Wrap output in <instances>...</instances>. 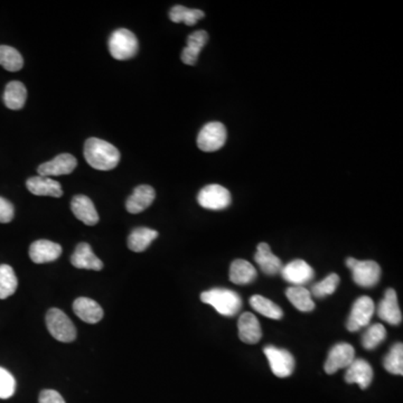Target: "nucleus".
<instances>
[{
  "label": "nucleus",
  "instance_id": "nucleus-11",
  "mask_svg": "<svg viewBox=\"0 0 403 403\" xmlns=\"http://www.w3.org/2000/svg\"><path fill=\"white\" fill-rule=\"evenodd\" d=\"M280 274L286 282L291 284V286H304L312 282L315 276L314 269L301 259H296L286 265H282Z\"/></svg>",
  "mask_w": 403,
  "mask_h": 403
},
{
  "label": "nucleus",
  "instance_id": "nucleus-16",
  "mask_svg": "<svg viewBox=\"0 0 403 403\" xmlns=\"http://www.w3.org/2000/svg\"><path fill=\"white\" fill-rule=\"evenodd\" d=\"M156 192L152 186L139 185L126 202V209L131 214H138L146 210L155 201Z\"/></svg>",
  "mask_w": 403,
  "mask_h": 403
},
{
  "label": "nucleus",
  "instance_id": "nucleus-17",
  "mask_svg": "<svg viewBox=\"0 0 403 403\" xmlns=\"http://www.w3.org/2000/svg\"><path fill=\"white\" fill-rule=\"evenodd\" d=\"M238 329L239 337L246 344H257L263 337L261 326L252 312H243L239 318Z\"/></svg>",
  "mask_w": 403,
  "mask_h": 403
},
{
  "label": "nucleus",
  "instance_id": "nucleus-8",
  "mask_svg": "<svg viewBox=\"0 0 403 403\" xmlns=\"http://www.w3.org/2000/svg\"><path fill=\"white\" fill-rule=\"evenodd\" d=\"M263 353L268 359L269 365L275 376L278 378H288L293 374L295 359L287 350L268 345L263 348Z\"/></svg>",
  "mask_w": 403,
  "mask_h": 403
},
{
  "label": "nucleus",
  "instance_id": "nucleus-20",
  "mask_svg": "<svg viewBox=\"0 0 403 403\" xmlns=\"http://www.w3.org/2000/svg\"><path fill=\"white\" fill-rule=\"evenodd\" d=\"M71 263L75 268L88 269V270L100 271L103 269V263L93 253L91 246L88 243L82 242L78 244L74 253L71 257Z\"/></svg>",
  "mask_w": 403,
  "mask_h": 403
},
{
  "label": "nucleus",
  "instance_id": "nucleus-6",
  "mask_svg": "<svg viewBox=\"0 0 403 403\" xmlns=\"http://www.w3.org/2000/svg\"><path fill=\"white\" fill-rule=\"evenodd\" d=\"M227 129L221 122L205 124L197 136V146L202 152H212L221 150L227 141Z\"/></svg>",
  "mask_w": 403,
  "mask_h": 403
},
{
  "label": "nucleus",
  "instance_id": "nucleus-22",
  "mask_svg": "<svg viewBox=\"0 0 403 403\" xmlns=\"http://www.w3.org/2000/svg\"><path fill=\"white\" fill-rule=\"evenodd\" d=\"M254 260L259 265L260 269L268 276H275L282 271V260L271 252L268 243H260L254 254Z\"/></svg>",
  "mask_w": 403,
  "mask_h": 403
},
{
  "label": "nucleus",
  "instance_id": "nucleus-14",
  "mask_svg": "<svg viewBox=\"0 0 403 403\" xmlns=\"http://www.w3.org/2000/svg\"><path fill=\"white\" fill-rule=\"evenodd\" d=\"M62 254V246L58 243L48 240H37L29 246V257L35 263H47L55 261Z\"/></svg>",
  "mask_w": 403,
  "mask_h": 403
},
{
  "label": "nucleus",
  "instance_id": "nucleus-35",
  "mask_svg": "<svg viewBox=\"0 0 403 403\" xmlns=\"http://www.w3.org/2000/svg\"><path fill=\"white\" fill-rule=\"evenodd\" d=\"M16 390V381L11 373L0 367V399H8L13 397Z\"/></svg>",
  "mask_w": 403,
  "mask_h": 403
},
{
  "label": "nucleus",
  "instance_id": "nucleus-34",
  "mask_svg": "<svg viewBox=\"0 0 403 403\" xmlns=\"http://www.w3.org/2000/svg\"><path fill=\"white\" fill-rule=\"evenodd\" d=\"M338 284H340L338 275H329L325 279L312 286L310 293L312 296H315L316 298H324L326 296L333 295L335 293V290L338 287Z\"/></svg>",
  "mask_w": 403,
  "mask_h": 403
},
{
  "label": "nucleus",
  "instance_id": "nucleus-15",
  "mask_svg": "<svg viewBox=\"0 0 403 403\" xmlns=\"http://www.w3.org/2000/svg\"><path fill=\"white\" fill-rule=\"evenodd\" d=\"M346 369L345 381L348 384H359L362 390L370 387L373 380V370L367 361L362 359H354Z\"/></svg>",
  "mask_w": 403,
  "mask_h": 403
},
{
  "label": "nucleus",
  "instance_id": "nucleus-29",
  "mask_svg": "<svg viewBox=\"0 0 403 403\" xmlns=\"http://www.w3.org/2000/svg\"><path fill=\"white\" fill-rule=\"evenodd\" d=\"M205 16L204 11L199 9L186 8L184 6H174L169 11L171 22H185L187 26H193Z\"/></svg>",
  "mask_w": 403,
  "mask_h": 403
},
{
  "label": "nucleus",
  "instance_id": "nucleus-9",
  "mask_svg": "<svg viewBox=\"0 0 403 403\" xmlns=\"http://www.w3.org/2000/svg\"><path fill=\"white\" fill-rule=\"evenodd\" d=\"M374 310H376L374 301L367 296L359 297L357 301H354L351 314L346 323L348 331H357L366 327L372 319Z\"/></svg>",
  "mask_w": 403,
  "mask_h": 403
},
{
  "label": "nucleus",
  "instance_id": "nucleus-33",
  "mask_svg": "<svg viewBox=\"0 0 403 403\" xmlns=\"http://www.w3.org/2000/svg\"><path fill=\"white\" fill-rule=\"evenodd\" d=\"M387 337L385 327L381 324L370 326L362 337V345L365 350H374L378 348Z\"/></svg>",
  "mask_w": 403,
  "mask_h": 403
},
{
  "label": "nucleus",
  "instance_id": "nucleus-19",
  "mask_svg": "<svg viewBox=\"0 0 403 403\" xmlns=\"http://www.w3.org/2000/svg\"><path fill=\"white\" fill-rule=\"evenodd\" d=\"M28 191L37 197H61L63 195L61 184L51 177H31L26 182Z\"/></svg>",
  "mask_w": 403,
  "mask_h": 403
},
{
  "label": "nucleus",
  "instance_id": "nucleus-32",
  "mask_svg": "<svg viewBox=\"0 0 403 403\" xmlns=\"http://www.w3.org/2000/svg\"><path fill=\"white\" fill-rule=\"evenodd\" d=\"M384 369L395 376L403 374V345L402 343H397L390 350L387 357H384Z\"/></svg>",
  "mask_w": 403,
  "mask_h": 403
},
{
  "label": "nucleus",
  "instance_id": "nucleus-26",
  "mask_svg": "<svg viewBox=\"0 0 403 403\" xmlns=\"http://www.w3.org/2000/svg\"><path fill=\"white\" fill-rule=\"evenodd\" d=\"M158 232L148 227H137L128 237V248L133 252H143L148 249L152 241L157 239Z\"/></svg>",
  "mask_w": 403,
  "mask_h": 403
},
{
  "label": "nucleus",
  "instance_id": "nucleus-30",
  "mask_svg": "<svg viewBox=\"0 0 403 403\" xmlns=\"http://www.w3.org/2000/svg\"><path fill=\"white\" fill-rule=\"evenodd\" d=\"M0 65L9 72H17L24 67V60L14 47L0 45Z\"/></svg>",
  "mask_w": 403,
  "mask_h": 403
},
{
  "label": "nucleus",
  "instance_id": "nucleus-27",
  "mask_svg": "<svg viewBox=\"0 0 403 403\" xmlns=\"http://www.w3.org/2000/svg\"><path fill=\"white\" fill-rule=\"evenodd\" d=\"M286 296L299 312H312L315 308V303L312 301V293L310 290L303 286H291L286 290Z\"/></svg>",
  "mask_w": 403,
  "mask_h": 403
},
{
  "label": "nucleus",
  "instance_id": "nucleus-13",
  "mask_svg": "<svg viewBox=\"0 0 403 403\" xmlns=\"http://www.w3.org/2000/svg\"><path fill=\"white\" fill-rule=\"evenodd\" d=\"M378 315L382 321L390 325L398 326L402 322V312L399 307L398 296L392 288L385 291L383 299L378 303Z\"/></svg>",
  "mask_w": 403,
  "mask_h": 403
},
{
  "label": "nucleus",
  "instance_id": "nucleus-25",
  "mask_svg": "<svg viewBox=\"0 0 403 403\" xmlns=\"http://www.w3.org/2000/svg\"><path fill=\"white\" fill-rule=\"evenodd\" d=\"M257 278V270L246 260L237 259L230 267V280L233 284H251Z\"/></svg>",
  "mask_w": 403,
  "mask_h": 403
},
{
  "label": "nucleus",
  "instance_id": "nucleus-21",
  "mask_svg": "<svg viewBox=\"0 0 403 403\" xmlns=\"http://www.w3.org/2000/svg\"><path fill=\"white\" fill-rule=\"evenodd\" d=\"M73 310L81 321L88 324L99 323L103 318V310L97 301L86 297H80L73 303Z\"/></svg>",
  "mask_w": 403,
  "mask_h": 403
},
{
  "label": "nucleus",
  "instance_id": "nucleus-1",
  "mask_svg": "<svg viewBox=\"0 0 403 403\" xmlns=\"http://www.w3.org/2000/svg\"><path fill=\"white\" fill-rule=\"evenodd\" d=\"M84 157L92 169L111 171L120 161V152L114 145L99 138H88L84 144Z\"/></svg>",
  "mask_w": 403,
  "mask_h": 403
},
{
  "label": "nucleus",
  "instance_id": "nucleus-5",
  "mask_svg": "<svg viewBox=\"0 0 403 403\" xmlns=\"http://www.w3.org/2000/svg\"><path fill=\"white\" fill-rule=\"evenodd\" d=\"M346 265L348 268L351 269L352 278L355 284L361 287L371 288L380 282L381 268L376 261L371 260L359 261L354 258H348Z\"/></svg>",
  "mask_w": 403,
  "mask_h": 403
},
{
  "label": "nucleus",
  "instance_id": "nucleus-7",
  "mask_svg": "<svg viewBox=\"0 0 403 403\" xmlns=\"http://www.w3.org/2000/svg\"><path fill=\"white\" fill-rule=\"evenodd\" d=\"M231 193L218 184L205 186L197 195V202L203 209L211 211L225 210L231 204Z\"/></svg>",
  "mask_w": 403,
  "mask_h": 403
},
{
  "label": "nucleus",
  "instance_id": "nucleus-4",
  "mask_svg": "<svg viewBox=\"0 0 403 403\" xmlns=\"http://www.w3.org/2000/svg\"><path fill=\"white\" fill-rule=\"evenodd\" d=\"M47 329L56 341L71 343L77 338V329L65 312L58 308H51L46 314Z\"/></svg>",
  "mask_w": 403,
  "mask_h": 403
},
{
  "label": "nucleus",
  "instance_id": "nucleus-3",
  "mask_svg": "<svg viewBox=\"0 0 403 403\" xmlns=\"http://www.w3.org/2000/svg\"><path fill=\"white\" fill-rule=\"evenodd\" d=\"M138 39L133 32L126 28L117 29L109 39V51L118 61H126L138 53Z\"/></svg>",
  "mask_w": 403,
  "mask_h": 403
},
{
  "label": "nucleus",
  "instance_id": "nucleus-37",
  "mask_svg": "<svg viewBox=\"0 0 403 403\" xmlns=\"http://www.w3.org/2000/svg\"><path fill=\"white\" fill-rule=\"evenodd\" d=\"M39 403H67L55 390H43L39 395Z\"/></svg>",
  "mask_w": 403,
  "mask_h": 403
},
{
  "label": "nucleus",
  "instance_id": "nucleus-36",
  "mask_svg": "<svg viewBox=\"0 0 403 403\" xmlns=\"http://www.w3.org/2000/svg\"><path fill=\"white\" fill-rule=\"evenodd\" d=\"M14 206L11 202L0 197V223H9L14 218Z\"/></svg>",
  "mask_w": 403,
  "mask_h": 403
},
{
  "label": "nucleus",
  "instance_id": "nucleus-18",
  "mask_svg": "<svg viewBox=\"0 0 403 403\" xmlns=\"http://www.w3.org/2000/svg\"><path fill=\"white\" fill-rule=\"evenodd\" d=\"M71 210L75 218L86 225L92 227L99 222V214L95 210L93 202L86 195H77L73 197L71 202Z\"/></svg>",
  "mask_w": 403,
  "mask_h": 403
},
{
  "label": "nucleus",
  "instance_id": "nucleus-12",
  "mask_svg": "<svg viewBox=\"0 0 403 403\" xmlns=\"http://www.w3.org/2000/svg\"><path fill=\"white\" fill-rule=\"evenodd\" d=\"M78 166V161L71 154H61L56 156L53 161L41 164L37 169L39 176L52 177L69 175L74 171Z\"/></svg>",
  "mask_w": 403,
  "mask_h": 403
},
{
  "label": "nucleus",
  "instance_id": "nucleus-28",
  "mask_svg": "<svg viewBox=\"0 0 403 403\" xmlns=\"http://www.w3.org/2000/svg\"><path fill=\"white\" fill-rule=\"evenodd\" d=\"M250 305L254 310H257L259 314L270 319H282L284 316V312L278 305L275 304L274 301L265 298L263 296L254 295L250 298Z\"/></svg>",
  "mask_w": 403,
  "mask_h": 403
},
{
  "label": "nucleus",
  "instance_id": "nucleus-10",
  "mask_svg": "<svg viewBox=\"0 0 403 403\" xmlns=\"http://www.w3.org/2000/svg\"><path fill=\"white\" fill-rule=\"evenodd\" d=\"M355 359V350L351 344L338 343L333 346L326 359L324 370L327 374H334L341 369H346Z\"/></svg>",
  "mask_w": 403,
  "mask_h": 403
},
{
  "label": "nucleus",
  "instance_id": "nucleus-23",
  "mask_svg": "<svg viewBox=\"0 0 403 403\" xmlns=\"http://www.w3.org/2000/svg\"><path fill=\"white\" fill-rule=\"evenodd\" d=\"M209 41V34L205 31H197L187 37V45L183 50L182 61L186 65H195L199 53Z\"/></svg>",
  "mask_w": 403,
  "mask_h": 403
},
{
  "label": "nucleus",
  "instance_id": "nucleus-31",
  "mask_svg": "<svg viewBox=\"0 0 403 403\" xmlns=\"http://www.w3.org/2000/svg\"><path fill=\"white\" fill-rule=\"evenodd\" d=\"M18 286L14 269L8 265H0V299L14 295Z\"/></svg>",
  "mask_w": 403,
  "mask_h": 403
},
{
  "label": "nucleus",
  "instance_id": "nucleus-2",
  "mask_svg": "<svg viewBox=\"0 0 403 403\" xmlns=\"http://www.w3.org/2000/svg\"><path fill=\"white\" fill-rule=\"evenodd\" d=\"M201 300L211 306L220 315L232 317L240 312L242 299L233 290L225 288H213L201 293Z\"/></svg>",
  "mask_w": 403,
  "mask_h": 403
},
{
  "label": "nucleus",
  "instance_id": "nucleus-24",
  "mask_svg": "<svg viewBox=\"0 0 403 403\" xmlns=\"http://www.w3.org/2000/svg\"><path fill=\"white\" fill-rule=\"evenodd\" d=\"M27 90L20 81H11L6 86L4 103L11 110H20L25 105Z\"/></svg>",
  "mask_w": 403,
  "mask_h": 403
}]
</instances>
